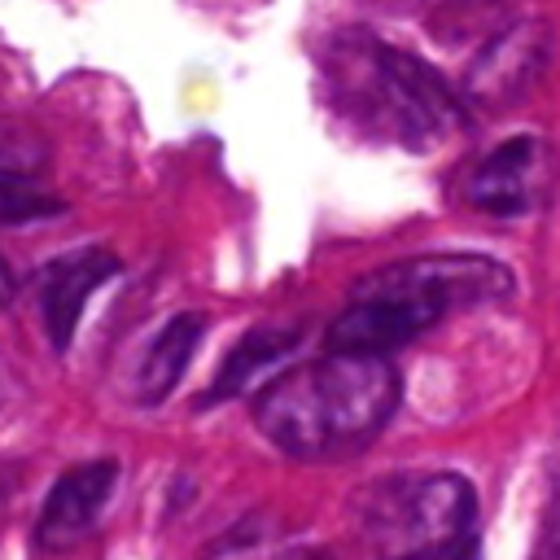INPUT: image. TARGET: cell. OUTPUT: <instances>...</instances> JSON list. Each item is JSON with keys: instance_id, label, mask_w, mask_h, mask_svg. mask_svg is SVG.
<instances>
[{"instance_id": "cell-1", "label": "cell", "mask_w": 560, "mask_h": 560, "mask_svg": "<svg viewBox=\"0 0 560 560\" xmlns=\"http://www.w3.org/2000/svg\"><path fill=\"white\" fill-rule=\"evenodd\" d=\"M389 354L328 350L324 359L276 372L254 394L258 429L293 459H337L363 451L398 411Z\"/></svg>"}, {"instance_id": "cell-2", "label": "cell", "mask_w": 560, "mask_h": 560, "mask_svg": "<svg viewBox=\"0 0 560 560\" xmlns=\"http://www.w3.org/2000/svg\"><path fill=\"white\" fill-rule=\"evenodd\" d=\"M516 276L490 254H420L368 271L328 328V350L389 354L451 311L503 302Z\"/></svg>"}, {"instance_id": "cell-3", "label": "cell", "mask_w": 560, "mask_h": 560, "mask_svg": "<svg viewBox=\"0 0 560 560\" xmlns=\"http://www.w3.org/2000/svg\"><path fill=\"white\" fill-rule=\"evenodd\" d=\"M324 74L332 105L376 140L424 153L464 127V101L446 79L368 31L337 35L324 52Z\"/></svg>"}, {"instance_id": "cell-4", "label": "cell", "mask_w": 560, "mask_h": 560, "mask_svg": "<svg viewBox=\"0 0 560 560\" xmlns=\"http://www.w3.org/2000/svg\"><path fill=\"white\" fill-rule=\"evenodd\" d=\"M368 521L385 529L398 547L407 542H442L477 529V494L455 472H429V477H402L385 481L368 494Z\"/></svg>"}, {"instance_id": "cell-5", "label": "cell", "mask_w": 560, "mask_h": 560, "mask_svg": "<svg viewBox=\"0 0 560 560\" xmlns=\"http://www.w3.org/2000/svg\"><path fill=\"white\" fill-rule=\"evenodd\" d=\"M551 52H556V31L547 18H521V22H508L499 26L477 61L468 66L464 74V96L481 109H508V105H521L534 83L547 74L551 66Z\"/></svg>"}, {"instance_id": "cell-6", "label": "cell", "mask_w": 560, "mask_h": 560, "mask_svg": "<svg viewBox=\"0 0 560 560\" xmlns=\"http://www.w3.org/2000/svg\"><path fill=\"white\" fill-rule=\"evenodd\" d=\"M551 179H556L551 144H542L538 136H512L499 140L490 153H481L477 166L464 175V201L481 214L516 219L547 201Z\"/></svg>"}, {"instance_id": "cell-7", "label": "cell", "mask_w": 560, "mask_h": 560, "mask_svg": "<svg viewBox=\"0 0 560 560\" xmlns=\"http://www.w3.org/2000/svg\"><path fill=\"white\" fill-rule=\"evenodd\" d=\"M118 267H122L118 254H109L101 245H83V249H70V254H57V258L44 262V271H39V315H44V332H48L52 350L70 346L88 298L105 280H114Z\"/></svg>"}, {"instance_id": "cell-8", "label": "cell", "mask_w": 560, "mask_h": 560, "mask_svg": "<svg viewBox=\"0 0 560 560\" xmlns=\"http://www.w3.org/2000/svg\"><path fill=\"white\" fill-rule=\"evenodd\" d=\"M114 481H118L114 459H88V464L66 468L44 494V508L35 521V542L48 551L74 547L101 521V512L114 494Z\"/></svg>"}, {"instance_id": "cell-9", "label": "cell", "mask_w": 560, "mask_h": 560, "mask_svg": "<svg viewBox=\"0 0 560 560\" xmlns=\"http://www.w3.org/2000/svg\"><path fill=\"white\" fill-rule=\"evenodd\" d=\"M298 341H302V332H293V328H249L228 350V359L219 363V372H214L210 389L201 394V402L214 407L223 398L249 394L254 385H262L267 376H276V368L298 350Z\"/></svg>"}, {"instance_id": "cell-10", "label": "cell", "mask_w": 560, "mask_h": 560, "mask_svg": "<svg viewBox=\"0 0 560 560\" xmlns=\"http://www.w3.org/2000/svg\"><path fill=\"white\" fill-rule=\"evenodd\" d=\"M201 337H206V315L184 311V315L166 319V324L158 328V337L149 341L140 368H136V398H140V402H162V398L179 385V376H184V368L192 363Z\"/></svg>"}, {"instance_id": "cell-11", "label": "cell", "mask_w": 560, "mask_h": 560, "mask_svg": "<svg viewBox=\"0 0 560 560\" xmlns=\"http://www.w3.org/2000/svg\"><path fill=\"white\" fill-rule=\"evenodd\" d=\"M66 214V201L35 188L26 175H0V223H35Z\"/></svg>"}, {"instance_id": "cell-12", "label": "cell", "mask_w": 560, "mask_h": 560, "mask_svg": "<svg viewBox=\"0 0 560 560\" xmlns=\"http://www.w3.org/2000/svg\"><path fill=\"white\" fill-rule=\"evenodd\" d=\"M44 162V140L22 122H0V175H31Z\"/></svg>"}, {"instance_id": "cell-13", "label": "cell", "mask_w": 560, "mask_h": 560, "mask_svg": "<svg viewBox=\"0 0 560 560\" xmlns=\"http://www.w3.org/2000/svg\"><path fill=\"white\" fill-rule=\"evenodd\" d=\"M499 4H503V0H438V4H433V31L459 39L477 18L494 13Z\"/></svg>"}, {"instance_id": "cell-14", "label": "cell", "mask_w": 560, "mask_h": 560, "mask_svg": "<svg viewBox=\"0 0 560 560\" xmlns=\"http://www.w3.org/2000/svg\"><path fill=\"white\" fill-rule=\"evenodd\" d=\"M385 560H477V529L442 542H407V547H394Z\"/></svg>"}, {"instance_id": "cell-15", "label": "cell", "mask_w": 560, "mask_h": 560, "mask_svg": "<svg viewBox=\"0 0 560 560\" xmlns=\"http://www.w3.org/2000/svg\"><path fill=\"white\" fill-rule=\"evenodd\" d=\"M9 298H13V271H9L4 258H0V306H9Z\"/></svg>"}]
</instances>
